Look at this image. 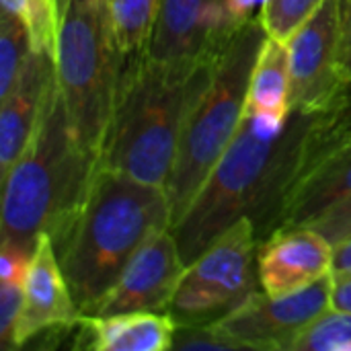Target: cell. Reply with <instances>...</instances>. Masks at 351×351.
<instances>
[{
	"instance_id": "4",
	"label": "cell",
	"mask_w": 351,
	"mask_h": 351,
	"mask_svg": "<svg viewBox=\"0 0 351 351\" xmlns=\"http://www.w3.org/2000/svg\"><path fill=\"white\" fill-rule=\"evenodd\" d=\"M99 156L74 134L58 82L47 88L39 119L19 160L2 175V241L35 249L68 230L97 173Z\"/></svg>"
},
{
	"instance_id": "15",
	"label": "cell",
	"mask_w": 351,
	"mask_h": 351,
	"mask_svg": "<svg viewBox=\"0 0 351 351\" xmlns=\"http://www.w3.org/2000/svg\"><path fill=\"white\" fill-rule=\"evenodd\" d=\"M177 323L169 313H119L109 317L80 315L70 333L72 350H173Z\"/></svg>"
},
{
	"instance_id": "25",
	"label": "cell",
	"mask_w": 351,
	"mask_h": 351,
	"mask_svg": "<svg viewBox=\"0 0 351 351\" xmlns=\"http://www.w3.org/2000/svg\"><path fill=\"white\" fill-rule=\"evenodd\" d=\"M35 249H29L25 245L2 241L0 249V280L2 282H16L25 284L31 261H33Z\"/></svg>"
},
{
	"instance_id": "24",
	"label": "cell",
	"mask_w": 351,
	"mask_h": 351,
	"mask_svg": "<svg viewBox=\"0 0 351 351\" xmlns=\"http://www.w3.org/2000/svg\"><path fill=\"white\" fill-rule=\"evenodd\" d=\"M25 306V284L2 282L0 286V341L4 350H12L16 323Z\"/></svg>"
},
{
	"instance_id": "6",
	"label": "cell",
	"mask_w": 351,
	"mask_h": 351,
	"mask_svg": "<svg viewBox=\"0 0 351 351\" xmlns=\"http://www.w3.org/2000/svg\"><path fill=\"white\" fill-rule=\"evenodd\" d=\"M123 64L109 0H62L56 82L76 138L95 156L111 123Z\"/></svg>"
},
{
	"instance_id": "23",
	"label": "cell",
	"mask_w": 351,
	"mask_h": 351,
	"mask_svg": "<svg viewBox=\"0 0 351 351\" xmlns=\"http://www.w3.org/2000/svg\"><path fill=\"white\" fill-rule=\"evenodd\" d=\"M173 350H243V348L237 341H230L222 333H218V329L212 323H206V325L177 327Z\"/></svg>"
},
{
	"instance_id": "10",
	"label": "cell",
	"mask_w": 351,
	"mask_h": 351,
	"mask_svg": "<svg viewBox=\"0 0 351 351\" xmlns=\"http://www.w3.org/2000/svg\"><path fill=\"white\" fill-rule=\"evenodd\" d=\"M237 29L224 0H162L146 53L171 66H199L216 60Z\"/></svg>"
},
{
	"instance_id": "1",
	"label": "cell",
	"mask_w": 351,
	"mask_h": 351,
	"mask_svg": "<svg viewBox=\"0 0 351 351\" xmlns=\"http://www.w3.org/2000/svg\"><path fill=\"white\" fill-rule=\"evenodd\" d=\"M325 132V113H247L208 181L171 228L185 265L241 218L263 243L278 228L286 202Z\"/></svg>"
},
{
	"instance_id": "16",
	"label": "cell",
	"mask_w": 351,
	"mask_h": 351,
	"mask_svg": "<svg viewBox=\"0 0 351 351\" xmlns=\"http://www.w3.org/2000/svg\"><path fill=\"white\" fill-rule=\"evenodd\" d=\"M56 78L51 56L29 53L12 88L0 99V171L2 175L19 160L41 113L47 88Z\"/></svg>"
},
{
	"instance_id": "22",
	"label": "cell",
	"mask_w": 351,
	"mask_h": 351,
	"mask_svg": "<svg viewBox=\"0 0 351 351\" xmlns=\"http://www.w3.org/2000/svg\"><path fill=\"white\" fill-rule=\"evenodd\" d=\"M325 0H265L259 19L265 33L288 43Z\"/></svg>"
},
{
	"instance_id": "14",
	"label": "cell",
	"mask_w": 351,
	"mask_h": 351,
	"mask_svg": "<svg viewBox=\"0 0 351 351\" xmlns=\"http://www.w3.org/2000/svg\"><path fill=\"white\" fill-rule=\"evenodd\" d=\"M80 311L72 298L53 241L41 234L25 280V306L14 329L12 350L23 348L49 329L72 327Z\"/></svg>"
},
{
	"instance_id": "21",
	"label": "cell",
	"mask_w": 351,
	"mask_h": 351,
	"mask_svg": "<svg viewBox=\"0 0 351 351\" xmlns=\"http://www.w3.org/2000/svg\"><path fill=\"white\" fill-rule=\"evenodd\" d=\"M21 21L29 33L31 51L56 58L62 0H25V12Z\"/></svg>"
},
{
	"instance_id": "12",
	"label": "cell",
	"mask_w": 351,
	"mask_h": 351,
	"mask_svg": "<svg viewBox=\"0 0 351 351\" xmlns=\"http://www.w3.org/2000/svg\"><path fill=\"white\" fill-rule=\"evenodd\" d=\"M333 249V243L315 226L276 230L257 249L261 290L278 298L323 280L331 274Z\"/></svg>"
},
{
	"instance_id": "7",
	"label": "cell",
	"mask_w": 351,
	"mask_h": 351,
	"mask_svg": "<svg viewBox=\"0 0 351 351\" xmlns=\"http://www.w3.org/2000/svg\"><path fill=\"white\" fill-rule=\"evenodd\" d=\"M257 249L253 222L241 218L191 261L169 306L177 327L214 323L259 292Z\"/></svg>"
},
{
	"instance_id": "8",
	"label": "cell",
	"mask_w": 351,
	"mask_h": 351,
	"mask_svg": "<svg viewBox=\"0 0 351 351\" xmlns=\"http://www.w3.org/2000/svg\"><path fill=\"white\" fill-rule=\"evenodd\" d=\"M331 274L298 292L278 298L259 290L212 325L243 350L292 351L302 331L331 308Z\"/></svg>"
},
{
	"instance_id": "28",
	"label": "cell",
	"mask_w": 351,
	"mask_h": 351,
	"mask_svg": "<svg viewBox=\"0 0 351 351\" xmlns=\"http://www.w3.org/2000/svg\"><path fill=\"white\" fill-rule=\"evenodd\" d=\"M327 123L335 136H351V84L346 86L337 105L327 111Z\"/></svg>"
},
{
	"instance_id": "18",
	"label": "cell",
	"mask_w": 351,
	"mask_h": 351,
	"mask_svg": "<svg viewBox=\"0 0 351 351\" xmlns=\"http://www.w3.org/2000/svg\"><path fill=\"white\" fill-rule=\"evenodd\" d=\"M162 0H109L117 43L125 58L146 51Z\"/></svg>"
},
{
	"instance_id": "2",
	"label": "cell",
	"mask_w": 351,
	"mask_h": 351,
	"mask_svg": "<svg viewBox=\"0 0 351 351\" xmlns=\"http://www.w3.org/2000/svg\"><path fill=\"white\" fill-rule=\"evenodd\" d=\"M171 220L165 187L97 167L82 206L53 243L80 315L95 308L134 253L154 232L171 228Z\"/></svg>"
},
{
	"instance_id": "20",
	"label": "cell",
	"mask_w": 351,
	"mask_h": 351,
	"mask_svg": "<svg viewBox=\"0 0 351 351\" xmlns=\"http://www.w3.org/2000/svg\"><path fill=\"white\" fill-rule=\"evenodd\" d=\"M31 53L29 33L21 19L2 12L0 16V99L12 88L27 56Z\"/></svg>"
},
{
	"instance_id": "13",
	"label": "cell",
	"mask_w": 351,
	"mask_h": 351,
	"mask_svg": "<svg viewBox=\"0 0 351 351\" xmlns=\"http://www.w3.org/2000/svg\"><path fill=\"white\" fill-rule=\"evenodd\" d=\"M348 197H351V136H335L325 113L321 144L286 202L280 228L311 226Z\"/></svg>"
},
{
	"instance_id": "5",
	"label": "cell",
	"mask_w": 351,
	"mask_h": 351,
	"mask_svg": "<svg viewBox=\"0 0 351 351\" xmlns=\"http://www.w3.org/2000/svg\"><path fill=\"white\" fill-rule=\"evenodd\" d=\"M265 37L261 19L255 16L232 33L216 58L212 80L183 128L177 160L165 187L173 214L171 228L187 212L241 128L253 68Z\"/></svg>"
},
{
	"instance_id": "19",
	"label": "cell",
	"mask_w": 351,
	"mask_h": 351,
	"mask_svg": "<svg viewBox=\"0 0 351 351\" xmlns=\"http://www.w3.org/2000/svg\"><path fill=\"white\" fill-rule=\"evenodd\" d=\"M292 351H351V313L329 308L302 331Z\"/></svg>"
},
{
	"instance_id": "3",
	"label": "cell",
	"mask_w": 351,
	"mask_h": 351,
	"mask_svg": "<svg viewBox=\"0 0 351 351\" xmlns=\"http://www.w3.org/2000/svg\"><path fill=\"white\" fill-rule=\"evenodd\" d=\"M214 64L171 66L146 51L125 58L99 165L167 187L183 128L212 80Z\"/></svg>"
},
{
	"instance_id": "30",
	"label": "cell",
	"mask_w": 351,
	"mask_h": 351,
	"mask_svg": "<svg viewBox=\"0 0 351 351\" xmlns=\"http://www.w3.org/2000/svg\"><path fill=\"white\" fill-rule=\"evenodd\" d=\"M331 278L333 280L351 278V239L339 243V245H335V249H333Z\"/></svg>"
},
{
	"instance_id": "11",
	"label": "cell",
	"mask_w": 351,
	"mask_h": 351,
	"mask_svg": "<svg viewBox=\"0 0 351 351\" xmlns=\"http://www.w3.org/2000/svg\"><path fill=\"white\" fill-rule=\"evenodd\" d=\"M185 267L173 230L162 228L134 253L117 282L88 315L169 313Z\"/></svg>"
},
{
	"instance_id": "27",
	"label": "cell",
	"mask_w": 351,
	"mask_h": 351,
	"mask_svg": "<svg viewBox=\"0 0 351 351\" xmlns=\"http://www.w3.org/2000/svg\"><path fill=\"white\" fill-rule=\"evenodd\" d=\"M337 64L346 84H351V0H339V47Z\"/></svg>"
},
{
	"instance_id": "9",
	"label": "cell",
	"mask_w": 351,
	"mask_h": 351,
	"mask_svg": "<svg viewBox=\"0 0 351 351\" xmlns=\"http://www.w3.org/2000/svg\"><path fill=\"white\" fill-rule=\"evenodd\" d=\"M337 47L339 0H325L288 41L292 111L327 113L337 105L348 86L339 72Z\"/></svg>"
},
{
	"instance_id": "17",
	"label": "cell",
	"mask_w": 351,
	"mask_h": 351,
	"mask_svg": "<svg viewBox=\"0 0 351 351\" xmlns=\"http://www.w3.org/2000/svg\"><path fill=\"white\" fill-rule=\"evenodd\" d=\"M247 113H292L288 43L269 35L265 37L253 68Z\"/></svg>"
},
{
	"instance_id": "31",
	"label": "cell",
	"mask_w": 351,
	"mask_h": 351,
	"mask_svg": "<svg viewBox=\"0 0 351 351\" xmlns=\"http://www.w3.org/2000/svg\"><path fill=\"white\" fill-rule=\"evenodd\" d=\"M331 308L343 311V313H351V278L333 280Z\"/></svg>"
},
{
	"instance_id": "29",
	"label": "cell",
	"mask_w": 351,
	"mask_h": 351,
	"mask_svg": "<svg viewBox=\"0 0 351 351\" xmlns=\"http://www.w3.org/2000/svg\"><path fill=\"white\" fill-rule=\"evenodd\" d=\"M224 4H226L230 19L241 27V25L249 23L251 19L259 16L265 0H224Z\"/></svg>"
},
{
	"instance_id": "26",
	"label": "cell",
	"mask_w": 351,
	"mask_h": 351,
	"mask_svg": "<svg viewBox=\"0 0 351 351\" xmlns=\"http://www.w3.org/2000/svg\"><path fill=\"white\" fill-rule=\"evenodd\" d=\"M311 226H315L321 234H325L333 243V247L351 239V197L335 204Z\"/></svg>"
}]
</instances>
